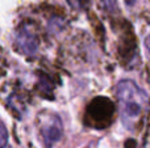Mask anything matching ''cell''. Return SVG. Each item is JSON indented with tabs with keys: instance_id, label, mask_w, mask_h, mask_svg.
<instances>
[{
	"instance_id": "1",
	"label": "cell",
	"mask_w": 150,
	"mask_h": 148,
	"mask_svg": "<svg viewBox=\"0 0 150 148\" xmlns=\"http://www.w3.org/2000/svg\"><path fill=\"white\" fill-rule=\"evenodd\" d=\"M117 98L120 104V115L127 128L134 130L140 118L148 108V94L136 83L121 80L117 84Z\"/></svg>"
},
{
	"instance_id": "2",
	"label": "cell",
	"mask_w": 150,
	"mask_h": 148,
	"mask_svg": "<svg viewBox=\"0 0 150 148\" xmlns=\"http://www.w3.org/2000/svg\"><path fill=\"white\" fill-rule=\"evenodd\" d=\"M116 108L115 104L107 97H95L88 104L86 112V122L96 128H104L112 123Z\"/></svg>"
},
{
	"instance_id": "3",
	"label": "cell",
	"mask_w": 150,
	"mask_h": 148,
	"mask_svg": "<svg viewBox=\"0 0 150 148\" xmlns=\"http://www.w3.org/2000/svg\"><path fill=\"white\" fill-rule=\"evenodd\" d=\"M42 135H44L45 143L47 148H52V146L58 142L62 136L63 128H62V122H61L58 115H50V117L44 118V123L41 126Z\"/></svg>"
},
{
	"instance_id": "4",
	"label": "cell",
	"mask_w": 150,
	"mask_h": 148,
	"mask_svg": "<svg viewBox=\"0 0 150 148\" xmlns=\"http://www.w3.org/2000/svg\"><path fill=\"white\" fill-rule=\"evenodd\" d=\"M16 43H17L18 49L23 51V54L26 55L36 54L37 51L36 36L26 26H23V29L17 30V33H16Z\"/></svg>"
},
{
	"instance_id": "5",
	"label": "cell",
	"mask_w": 150,
	"mask_h": 148,
	"mask_svg": "<svg viewBox=\"0 0 150 148\" xmlns=\"http://www.w3.org/2000/svg\"><path fill=\"white\" fill-rule=\"evenodd\" d=\"M8 143V133L5 126L0 122V148H4Z\"/></svg>"
},
{
	"instance_id": "6",
	"label": "cell",
	"mask_w": 150,
	"mask_h": 148,
	"mask_svg": "<svg viewBox=\"0 0 150 148\" xmlns=\"http://www.w3.org/2000/svg\"><path fill=\"white\" fill-rule=\"evenodd\" d=\"M67 3L70 4L71 8H74V9H80V8L83 7L84 0H67Z\"/></svg>"
},
{
	"instance_id": "7",
	"label": "cell",
	"mask_w": 150,
	"mask_h": 148,
	"mask_svg": "<svg viewBox=\"0 0 150 148\" xmlns=\"http://www.w3.org/2000/svg\"><path fill=\"white\" fill-rule=\"evenodd\" d=\"M136 1H137V0H125L127 5H133V4H136Z\"/></svg>"
}]
</instances>
